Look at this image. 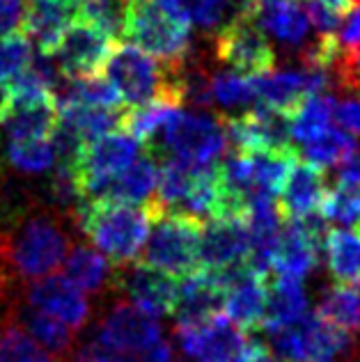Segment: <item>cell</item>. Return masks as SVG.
Masks as SVG:
<instances>
[{"label": "cell", "instance_id": "6da1fadb", "mask_svg": "<svg viewBox=\"0 0 360 362\" xmlns=\"http://www.w3.org/2000/svg\"><path fill=\"white\" fill-rule=\"evenodd\" d=\"M179 69L182 64H163L134 44L112 42L101 71L106 74V81L117 92L120 101L134 108L154 101L182 106Z\"/></svg>", "mask_w": 360, "mask_h": 362}, {"label": "cell", "instance_id": "7a4b0ae2", "mask_svg": "<svg viewBox=\"0 0 360 362\" xmlns=\"http://www.w3.org/2000/svg\"><path fill=\"white\" fill-rule=\"evenodd\" d=\"M149 225L147 206L124 202H83L76 214V227H81L94 247L117 269L140 259Z\"/></svg>", "mask_w": 360, "mask_h": 362}, {"label": "cell", "instance_id": "3957f363", "mask_svg": "<svg viewBox=\"0 0 360 362\" xmlns=\"http://www.w3.org/2000/svg\"><path fill=\"white\" fill-rule=\"evenodd\" d=\"M158 145L149 147L158 156L161 151H168L170 158H179L188 165L209 168L216 165L225 156L227 138L223 129V115H207V112H182L175 110V115L166 122V127L158 131Z\"/></svg>", "mask_w": 360, "mask_h": 362}, {"label": "cell", "instance_id": "277c9868", "mask_svg": "<svg viewBox=\"0 0 360 362\" xmlns=\"http://www.w3.org/2000/svg\"><path fill=\"white\" fill-rule=\"evenodd\" d=\"M122 37L158 62L179 66L191 49V23L170 18L151 0H131L124 9Z\"/></svg>", "mask_w": 360, "mask_h": 362}, {"label": "cell", "instance_id": "5b68a950", "mask_svg": "<svg viewBox=\"0 0 360 362\" xmlns=\"http://www.w3.org/2000/svg\"><path fill=\"white\" fill-rule=\"evenodd\" d=\"M202 223L177 214L151 216L149 234L140 262L173 278H184L200 269Z\"/></svg>", "mask_w": 360, "mask_h": 362}, {"label": "cell", "instance_id": "8992f818", "mask_svg": "<svg viewBox=\"0 0 360 362\" xmlns=\"http://www.w3.org/2000/svg\"><path fill=\"white\" fill-rule=\"evenodd\" d=\"M271 351L282 362H330L349 349V335L317 314H306L291 326L267 330Z\"/></svg>", "mask_w": 360, "mask_h": 362}, {"label": "cell", "instance_id": "52a82bcc", "mask_svg": "<svg viewBox=\"0 0 360 362\" xmlns=\"http://www.w3.org/2000/svg\"><path fill=\"white\" fill-rule=\"evenodd\" d=\"M177 344L191 362H248L257 341L225 314H216L195 326H177Z\"/></svg>", "mask_w": 360, "mask_h": 362}, {"label": "cell", "instance_id": "ba28073f", "mask_svg": "<svg viewBox=\"0 0 360 362\" xmlns=\"http://www.w3.org/2000/svg\"><path fill=\"white\" fill-rule=\"evenodd\" d=\"M143 145L124 131H110L106 136L88 142L76 160V177L83 202H92L99 188L127 170L140 156Z\"/></svg>", "mask_w": 360, "mask_h": 362}, {"label": "cell", "instance_id": "9c48e42d", "mask_svg": "<svg viewBox=\"0 0 360 362\" xmlns=\"http://www.w3.org/2000/svg\"><path fill=\"white\" fill-rule=\"evenodd\" d=\"M216 58L241 76H264L276 66V51L267 33L248 14L234 16L216 35Z\"/></svg>", "mask_w": 360, "mask_h": 362}, {"label": "cell", "instance_id": "30bf717a", "mask_svg": "<svg viewBox=\"0 0 360 362\" xmlns=\"http://www.w3.org/2000/svg\"><path fill=\"white\" fill-rule=\"evenodd\" d=\"M324 218L321 214L308 216L303 221H287L280 227L276 255H273L271 275L303 282L317 269L324 243Z\"/></svg>", "mask_w": 360, "mask_h": 362}, {"label": "cell", "instance_id": "8fae6325", "mask_svg": "<svg viewBox=\"0 0 360 362\" xmlns=\"http://www.w3.org/2000/svg\"><path fill=\"white\" fill-rule=\"evenodd\" d=\"M58 129V110L49 92L3 90L0 131L7 140H51Z\"/></svg>", "mask_w": 360, "mask_h": 362}, {"label": "cell", "instance_id": "7c38bea8", "mask_svg": "<svg viewBox=\"0 0 360 362\" xmlns=\"http://www.w3.org/2000/svg\"><path fill=\"white\" fill-rule=\"evenodd\" d=\"M223 287V314L241 330H260L267 310L269 278L252 273L248 264L211 271Z\"/></svg>", "mask_w": 360, "mask_h": 362}, {"label": "cell", "instance_id": "4fadbf2b", "mask_svg": "<svg viewBox=\"0 0 360 362\" xmlns=\"http://www.w3.org/2000/svg\"><path fill=\"white\" fill-rule=\"evenodd\" d=\"M112 42V37L76 16L62 33L51 58L64 78H88L103 69Z\"/></svg>", "mask_w": 360, "mask_h": 362}, {"label": "cell", "instance_id": "5bb4252c", "mask_svg": "<svg viewBox=\"0 0 360 362\" xmlns=\"http://www.w3.org/2000/svg\"><path fill=\"white\" fill-rule=\"evenodd\" d=\"M92 337L112 351H143L163 339V330L156 317L136 308L134 303L112 300L101 314Z\"/></svg>", "mask_w": 360, "mask_h": 362}, {"label": "cell", "instance_id": "9a60e30c", "mask_svg": "<svg viewBox=\"0 0 360 362\" xmlns=\"http://www.w3.org/2000/svg\"><path fill=\"white\" fill-rule=\"evenodd\" d=\"M330 88V76L326 69L317 66H301L296 71L264 74L255 76V94L257 103L285 117H294L303 106V101L312 94H321Z\"/></svg>", "mask_w": 360, "mask_h": 362}, {"label": "cell", "instance_id": "2e32d148", "mask_svg": "<svg viewBox=\"0 0 360 362\" xmlns=\"http://www.w3.org/2000/svg\"><path fill=\"white\" fill-rule=\"evenodd\" d=\"M117 291H122L136 308L151 314V317H166L173 312L177 296V278L143 262H134L117 269Z\"/></svg>", "mask_w": 360, "mask_h": 362}, {"label": "cell", "instance_id": "e0dca14e", "mask_svg": "<svg viewBox=\"0 0 360 362\" xmlns=\"http://www.w3.org/2000/svg\"><path fill=\"white\" fill-rule=\"evenodd\" d=\"M250 250V234L245 216L218 218L202 225L200 232V269L223 271L245 264Z\"/></svg>", "mask_w": 360, "mask_h": 362}, {"label": "cell", "instance_id": "ac0fdd59", "mask_svg": "<svg viewBox=\"0 0 360 362\" xmlns=\"http://www.w3.org/2000/svg\"><path fill=\"white\" fill-rule=\"evenodd\" d=\"M25 305L40 310L49 317L62 321L64 326H69L74 332L85 328V323L90 321V303L85 298L81 289H76L71 282H67L60 275H49V278L35 280L28 284L25 289Z\"/></svg>", "mask_w": 360, "mask_h": 362}, {"label": "cell", "instance_id": "d6986e66", "mask_svg": "<svg viewBox=\"0 0 360 362\" xmlns=\"http://www.w3.org/2000/svg\"><path fill=\"white\" fill-rule=\"evenodd\" d=\"M326 190L328 179L324 170L308 163V160H296V165L289 170L285 186L276 197L282 223L303 221V218L319 214Z\"/></svg>", "mask_w": 360, "mask_h": 362}, {"label": "cell", "instance_id": "ffe728a7", "mask_svg": "<svg viewBox=\"0 0 360 362\" xmlns=\"http://www.w3.org/2000/svg\"><path fill=\"white\" fill-rule=\"evenodd\" d=\"M177 326H195L223 314V287L211 271L197 269L177 280L173 312Z\"/></svg>", "mask_w": 360, "mask_h": 362}, {"label": "cell", "instance_id": "44dd1931", "mask_svg": "<svg viewBox=\"0 0 360 362\" xmlns=\"http://www.w3.org/2000/svg\"><path fill=\"white\" fill-rule=\"evenodd\" d=\"M76 14H79V7L64 0H21L18 30L37 46V51L51 55Z\"/></svg>", "mask_w": 360, "mask_h": 362}, {"label": "cell", "instance_id": "7402d4cb", "mask_svg": "<svg viewBox=\"0 0 360 362\" xmlns=\"http://www.w3.org/2000/svg\"><path fill=\"white\" fill-rule=\"evenodd\" d=\"M161 158L154 151H140V156L117 177L106 181L92 202H124V204H149L156 195Z\"/></svg>", "mask_w": 360, "mask_h": 362}, {"label": "cell", "instance_id": "603a6c76", "mask_svg": "<svg viewBox=\"0 0 360 362\" xmlns=\"http://www.w3.org/2000/svg\"><path fill=\"white\" fill-rule=\"evenodd\" d=\"M62 269V278L83 293L103 296V293L117 291V266H112L106 257L90 245L74 243L64 257Z\"/></svg>", "mask_w": 360, "mask_h": 362}, {"label": "cell", "instance_id": "cb8c5ba5", "mask_svg": "<svg viewBox=\"0 0 360 362\" xmlns=\"http://www.w3.org/2000/svg\"><path fill=\"white\" fill-rule=\"evenodd\" d=\"M7 319H12L18 328H23L28 335L53 358L67 360L74 351V330L69 326H64L62 321L49 317V314L30 308V305H25V303L16 305L12 300L9 303Z\"/></svg>", "mask_w": 360, "mask_h": 362}, {"label": "cell", "instance_id": "d4e9b609", "mask_svg": "<svg viewBox=\"0 0 360 362\" xmlns=\"http://www.w3.org/2000/svg\"><path fill=\"white\" fill-rule=\"evenodd\" d=\"M308 314V296L303 289V282L269 278L267 310L260 330H273L282 326H291Z\"/></svg>", "mask_w": 360, "mask_h": 362}, {"label": "cell", "instance_id": "484cf974", "mask_svg": "<svg viewBox=\"0 0 360 362\" xmlns=\"http://www.w3.org/2000/svg\"><path fill=\"white\" fill-rule=\"evenodd\" d=\"M321 250L335 282L360 289V234L352 230H330L324 236Z\"/></svg>", "mask_w": 360, "mask_h": 362}, {"label": "cell", "instance_id": "4316f807", "mask_svg": "<svg viewBox=\"0 0 360 362\" xmlns=\"http://www.w3.org/2000/svg\"><path fill=\"white\" fill-rule=\"evenodd\" d=\"M315 314L333 328L342 330L344 335L360 337V289L339 282L330 284L321 293Z\"/></svg>", "mask_w": 360, "mask_h": 362}, {"label": "cell", "instance_id": "83f0119b", "mask_svg": "<svg viewBox=\"0 0 360 362\" xmlns=\"http://www.w3.org/2000/svg\"><path fill=\"white\" fill-rule=\"evenodd\" d=\"M333 108H335V97L328 92L321 94H312L298 112L289 119V136L291 142H298V145H306V142L317 140L321 133H326L333 127Z\"/></svg>", "mask_w": 360, "mask_h": 362}, {"label": "cell", "instance_id": "f1b7e54d", "mask_svg": "<svg viewBox=\"0 0 360 362\" xmlns=\"http://www.w3.org/2000/svg\"><path fill=\"white\" fill-rule=\"evenodd\" d=\"M69 362H175V351L166 339H158L143 351H112L92 337L71 351Z\"/></svg>", "mask_w": 360, "mask_h": 362}, {"label": "cell", "instance_id": "f546056e", "mask_svg": "<svg viewBox=\"0 0 360 362\" xmlns=\"http://www.w3.org/2000/svg\"><path fill=\"white\" fill-rule=\"evenodd\" d=\"M356 149L358 145L352 133H347L337 127H330L326 133H321L317 140L301 145L298 156L303 154V160H308V163L317 165L321 170H330L337 163H342V160L349 154H354Z\"/></svg>", "mask_w": 360, "mask_h": 362}, {"label": "cell", "instance_id": "4dcf8cb0", "mask_svg": "<svg viewBox=\"0 0 360 362\" xmlns=\"http://www.w3.org/2000/svg\"><path fill=\"white\" fill-rule=\"evenodd\" d=\"M7 160L23 175H42L55 165L53 140H9Z\"/></svg>", "mask_w": 360, "mask_h": 362}, {"label": "cell", "instance_id": "1f68e13d", "mask_svg": "<svg viewBox=\"0 0 360 362\" xmlns=\"http://www.w3.org/2000/svg\"><path fill=\"white\" fill-rule=\"evenodd\" d=\"M0 362H55V360L23 328H18L12 319L5 317L3 326H0Z\"/></svg>", "mask_w": 360, "mask_h": 362}, {"label": "cell", "instance_id": "d6a6232c", "mask_svg": "<svg viewBox=\"0 0 360 362\" xmlns=\"http://www.w3.org/2000/svg\"><path fill=\"white\" fill-rule=\"evenodd\" d=\"M319 214L326 223L358 230V225H360V188L328 186Z\"/></svg>", "mask_w": 360, "mask_h": 362}, {"label": "cell", "instance_id": "836d02e7", "mask_svg": "<svg viewBox=\"0 0 360 362\" xmlns=\"http://www.w3.org/2000/svg\"><path fill=\"white\" fill-rule=\"evenodd\" d=\"M211 97L223 103L225 108L234 106H255V76H241L236 71H221L211 78Z\"/></svg>", "mask_w": 360, "mask_h": 362}, {"label": "cell", "instance_id": "e575fe53", "mask_svg": "<svg viewBox=\"0 0 360 362\" xmlns=\"http://www.w3.org/2000/svg\"><path fill=\"white\" fill-rule=\"evenodd\" d=\"M239 14H243L241 0H188L191 23L202 28L204 33H218Z\"/></svg>", "mask_w": 360, "mask_h": 362}, {"label": "cell", "instance_id": "d590c367", "mask_svg": "<svg viewBox=\"0 0 360 362\" xmlns=\"http://www.w3.org/2000/svg\"><path fill=\"white\" fill-rule=\"evenodd\" d=\"M124 0H83L76 16L115 40L122 35V25H124Z\"/></svg>", "mask_w": 360, "mask_h": 362}, {"label": "cell", "instance_id": "8d00e7d4", "mask_svg": "<svg viewBox=\"0 0 360 362\" xmlns=\"http://www.w3.org/2000/svg\"><path fill=\"white\" fill-rule=\"evenodd\" d=\"M30 58H33V44L21 30L0 37V90L25 69Z\"/></svg>", "mask_w": 360, "mask_h": 362}, {"label": "cell", "instance_id": "74e56055", "mask_svg": "<svg viewBox=\"0 0 360 362\" xmlns=\"http://www.w3.org/2000/svg\"><path fill=\"white\" fill-rule=\"evenodd\" d=\"M333 119L337 124V129L354 133V136H360V94L342 97L339 101L335 99Z\"/></svg>", "mask_w": 360, "mask_h": 362}, {"label": "cell", "instance_id": "f35d334b", "mask_svg": "<svg viewBox=\"0 0 360 362\" xmlns=\"http://www.w3.org/2000/svg\"><path fill=\"white\" fill-rule=\"evenodd\" d=\"M335 37H337L339 46H344V49H352V46L360 44V0L354 5L352 12L342 18Z\"/></svg>", "mask_w": 360, "mask_h": 362}, {"label": "cell", "instance_id": "ab89813d", "mask_svg": "<svg viewBox=\"0 0 360 362\" xmlns=\"http://www.w3.org/2000/svg\"><path fill=\"white\" fill-rule=\"evenodd\" d=\"M18 25H21V3L16 5L0 3V37L18 30Z\"/></svg>", "mask_w": 360, "mask_h": 362}, {"label": "cell", "instance_id": "60d3db41", "mask_svg": "<svg viewBox=\"0 0 360 362\" xmlns=\"http://www.w3.org/2000/svg\"><path fill=\"white\" fill-rule=\"evenodd\" d=\"M248 362H282V360H278L276 356L271 354V351H267L262 344H255V351H252V356H250Z\"/></svg>", "mask_w": 360, "mask_h": 362}, {"label": "cell", "instance_id": "b9f144b4", "mask_svg": "<svg viewBox=\"0 0 360 362\" xmlns=\"http://www.w3.org/2000/svg\"><path fill=\"white\" fill-rule=\"evenodd\" d=\"M3 5H16V3H21V0H0Z\"/></svg>", "mask_w": 360, "mask_h": 362}, {"label": "cell", "instance_id": "7bdbcfd3", "mask_svg": "<svg viewBox=\"0 0 360 362\" xmlns=\"http://www.w3.org/2000/svg\"><path fill=\"white\" fill-rule=\"evenodd\" d=\"M64 3H69V5H74V7H79L83 0H64Z\"/></svg>", "mask_w": 360, "mask_h": 362}, {"label": "cell", "instance_id": "ee69618b", "mask_svg": "<svg viewBox=\"0 0 360 362\" xmlns=\"http://www.w3.org/2000/svg\"><path fill=\"white\" fill-rule=\"evenodd\" d=\"M356 356H358V360H360V346L356 349Z\"/></svg>", "mask_w": 360, "mask_h": 362}, {"label": "cell", "instance_id": "f6af8a7d", "mask_svg": "<svg viewBox=\"0 0 360 362\" xmlns=\"http://www.w3.org/2000/svg\"><path fill=\"white\" fill-rule=\"evenodd\" d=\"M124 3H131V0H124Z\"/></svg>", "mask_w": 360, "mask_h": 362}]
</instances>
